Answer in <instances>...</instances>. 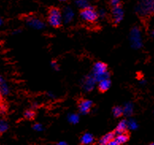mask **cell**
<instances>
[{"label": "cell", "instance_id": "cell-1", "mask_svg": "<svg viewBox=\"0 0 154 145\" xmlns=\"http://www.w3.org/2000/svg\"><path fill=\"white\" fill-rule=\"evenodd\" d=\"M135 11L141 19L149 18L154 15V0H139Z\"/></svg>", "mask_w": 154, "mask_h": 145}, {"label": "cell", "instance_id": "cell-2", "mask_svg": "<svg viewBox=\"0 0 154 145\" xmlns=\"http://www.w3.org/2000/svg\"><path fill=\"white\" fill-rule=\"evenodd\" d=\"M48 22L53 28H60L62 25V14L58 7H51L48 10Z\"/></svg>", "mask_w": 154, "mask_h": 145}, {"label": "cell", "instance_id": "cell-3", "mask_svg": "<svg viewBox=\"0 0 154 145\" xmlns=\"http://www.w3.org/2000/svg\"><path fill=\"white\" fill-rule=\"evenodd\" d=\"M79 14L82 19L90 23L95 22L99 18V14L97 13L96 10L95 9V7H84L79 11Z\"/></svg>", "mask_w": 154, "mask_h": 145}, {"label": "cell", "instance_id": "cell-4", "mask_svg": "<svg viewBox=\"0 0 154 145\" xmlns=\"http://www.w3.org/2000/svg\"><path fill=\"white\" fill-rule=\"evenodd\" d=\"M93 72L96 79H98L99 82L103 79H106L105 75H107V66L103 62H98L94 65Z\"/></svg>", "mask_w": 154, "mask_h": 145}, {"label": "cell", "instance_id": "cell-5", "mask_svg": "<svg viewBox=\"0 0 154 145\" xmlns=\"http://www.w3.org/2000/svg\"><path fill=\"white\" fill-rule=\"evenodd\" d=\"M111 10L110 21L114 25H118L123 18V11L122 7H117Z\"/></svg>", "mask_w": 154, "mask_h": 145}, {"label": "cell", "instance_id": "cell-6", "mask_svg": "<svg viewBox=\"0 0 154 145\" xmlns=\"http://www.w3.org/2000/svg\"><path fill=\"white\" fill-rule=\"evenodd\" d=\"M79 110L82 113H88L92 107V101L88 99H83L80 100L78 104Z\"/></svg>", "mask_w": 154, "mask_h": 145}, {"label": "cell", "instance_id": "cell-7", "mask_svg": "<svg viewBox=\"0 0 154 145\" xmlns=\"http://www.w3.org/2000/svg\"><path fill=\"white\" fill-rule=\"evenodd\" d=\"M115 132H110L106 133V135H104L100 140H99V144L100 145H107L110 143V141L113 140L114 139H115Z\"/></svg>", "mask_w": 154, "mask_h": 145}, {"label": "cell", "instance_id": "cell-8", "mask_svg": "<svg viewBox=\"0 0 154 145\" xmlns=\"http://www.w3.org/2000/svg\"><path fill=\"white\" fill-rule=\"evenodd\" d=\"M110 86V79L106 78V79H103L100 80L99 82V85H98V88L100 92L104 93L106 92V90H109V88Z\"/></svg>", "mask_w": 154, "mask_h": 145}, {"label": "cell", "instance_id": "cell-9", "mask_svg": "<svg viewBox=\"0 0 154 145\" xmlns=\"http://www.w3.org/2000/svg\"><path fill=\"white\" fill-rule=\"evenodd\" d=\"M128 128V122L125 120L121 121L118 124V125L115 129V134H121V133H125L126 129Z\"/></svg>", "mask_w": 154, "mask_h": 145}, {"label": "cell", "instance_id": "cell-10", "mask_svg": "<svg viewBox=\"0 0 154 145\" xmlns=\"http://www.w3.org/2000/svg\"><path fill=\"white\" fill-rule=\"evenodd\" d=\"M95 138L91 133H84L80 138V142L83 145H89L94 143Z\"/></svg>", "mask_w": 154, "mask_h": 145}, {"label": "cell", "instance_id": "cell-11", "mask_svg": "<svg viewBox=\"0 0 154 145\" xmlns=\"http://www.w3.org/2000/svg\"><path fill=\"white\" fill-rule=\"evenodd\" d=\"M115 140L119 142L120 144H124L129 140V136L126 133H121V134H117L115 136Z\"/></svg>", "mask_w": 154, "mask_h": 145}, {"label": "cell", "instance_id": "cell-12", "mask_svg": "<svg viewBox=\"0 0 154 145\" xmlns=\"http://www.w3.org/2000/svg\"><path fill=\"white\" fill-rule=\"evenodd\" d=\"M0 91H1L2 95H8L9 94V86L2 82V83H0Z\"/></svg>", "mask_w": 154, "mask_h": 145}, {"label": "cell", "instance_id": "cell-13", "mask_svg": "<svg viewBox=\"0 0 154 145\" xmlns=\"http://www.w3.org/2000/svg\"><path fill=\"white\" fill-rule=\"evenodd\" d=\"M113 114L115 117H119L123 114V110L120 106H116L113 109Z\"/></svg>", "mask_w": 154, "mask_h": 145}, {"label": "cell", "instance_id": "cell-14", "mask_svg": "<svg viewBox=\"0 0 154 145\" xmlns=\"http://www.w3.org/2000/svg\"><path fill=\"white\" fill-rule=\"evenodd\" d=\"M110 9L122 7V2L120 0H110Z\"/></svg>", "mask_w": 154, "mask_h": 145}, {"label": "cell", "instance_id": "cell-15", "mask_svg": "<svg viewBox=\"0 0 154 145\" xmlns=\"http://www.w3.org/2000/svg\"><path fill=\"white\" fill-rule=\"evenodd\" d=\"M8 128V125L3 120H0V133L6 132Z\"/></svg>", "mask_w": 154, "mask_h": 145}, {"label": "cell", "instance_id": "cell-16", "mask_svg": "<svg viewBox=\"0 0 154 145\" xmlns=\"http://www.w3.org/2000/svg\"><path fill=\"white\" fill-rule=\"evenodd\" d=\"M24 116L25 117L26 119H28V120H31V119H33V117L35 116V113H34V111H33V110H28L25 112Z\"/></svg>", "mask_w": 154, "mask_h": 145}, {"label": "cell", "instance_id": "cell-17", "mask_svg": "<svg viewBox=\"0 0 154 145\" xmlns=\"http://www.w3.org/2000/svg\"><path fill=\"white\" fill-rule=\"evenodd\" d=\"M68 121H70L71 123L76 124L79 121V116L76 114H72L68 116Z\"/></svg>", "mask_w": 154, "mask_h": 145}, {"label": "cell", "instance_id": "cell-18", "mask_svg": "<svg viewBox=\"0 0 154 145\" xmlns=\"http://www.w3.org/2000/svg\"><path fill=\"white\" fill-rule=\"evenodd\" d=\"M137 127V125L136 121H130V122H128V128H130L131 129H136Z\"/></svg>", "mask_w": 154, "mask_h": 145}, {"label": "cell", "instance_id": "cell-19", "mask_svg": "<svg viewBox=\"0 0 154 145\" xmlns=\"http://www.w3.org/2000/svg\"><path fill=\"white\" fill-rule=\"evenodd\" d=\"M33 128V129L35 130V131H38V132H40V131L42 130V125L41 124H35Z\"/></svg>", "mask_w": 154, "mask_h": 145}, {"label": "cell", "instance_id": "cell-20", "mask_svg": "<svg viewBox=\"0 0 154 145\" xmlns=\"http://www.w3.org/2000/svg\"><path fill=\"white\" fill-rule=\"evenodd\" d=\"M107 145H121V144H120V143H119V142L115 140V139H114V140L110 141V143H108Z\"/></svg>", "mask_w": 154, "mask_h": 145}, {"label": "cell", "instance_id": "cell-21", "mask_svg": "<svg viewBox=\"0 0 154 145\" xmlns=\"http://www.w3.org/2000/svg\"><path fill=\"white\" fill-rule=\"evenodd\" d=\"M56 145H68V143H67L66 142L61 141V142H59V143H57Z\"/></svg>", "mask_w": 154, "mask_h": 145}, {"label": "cell", "instance_id": "cell-22", "mask_svg": "<svg viewBox=\"0 0 154 145\" xmlns=\"http://www.w3.org/2000/svg\"><path fill=\"white\" fill-rule=\"evenodd\" d=\"M2 83V77H1V75H0V83Z\"/></svg>", "mask_w": 154, "mask_h": 145}, {"label": "cell", "instance_id": "cell-23", "mask_svg": "<svg viewBox=\"0 0 154 145\" xmlns=\"http://www.w3.org/2000/svg\"><path fill=\"white\" fill-rule=\"evenodd\" d=\"M1 99H2V94H1V91H0V101H1Z\"/></svg>", "mask_w": 154, "mask_h": 145}, {"label": "cell", "instance_id": "cell-24", "mask_svg": "<svg viewBox=\"0 0 154 145\" xmlns=\"http://www.w3.org/2000/svg\"><path fill=\"white\" fill-rule=\"evenodd\" d=\"M2 20L1 19V18H0V26L2 25Z\"/></svg>", "mask_w": 154, "mask_h": 145}, {"label": "cell", "instance_id": "cell-25", "mask_svg": "<svg viewBox=\"0 0 154 145\" xmlns=\"http://www.w3.org/2000/svg\"><path fill=\"white\" fill-rule=\"evenodd\" d=\"M152 37H154V29L152 31Z\"/></svg>", "mask_w": 154, "mask_h": 145}, {"label": "cell", "instance_id": "cell-26", "mask_svg": "<svg viewBox=\"0 0 154 145\" xmlns=\"http://www.w3.org/2000/svg\"><path fill=\"white\" fill-rule=\"evenodd\" d=\"M149 145H154V142H152V143H150Z\"/></svg>", "mask_w": 154, "mask_h": 145}, {"label": "cell", "instance_id": "cell-27", "mask_svg": "<svg viewBox=\"0 0 154 145\" xmlns=\"http://www.w3.org/2000/svg\"><path fill=\"white\" fill-rule=\"evenodd\" d=\"M60 1H62V2H65V1H68V0H60Z\"/></svg>", "mask_w": 154, "mask_h": 145}]
</instances>
